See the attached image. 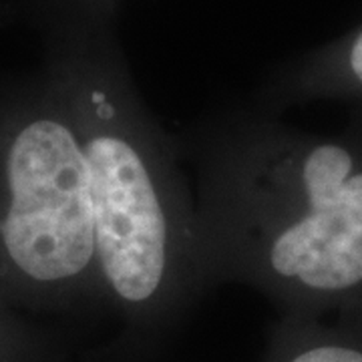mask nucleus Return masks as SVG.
Returning a JSON list of instances; mask_svg holds the SVG:
<instances>
[{
  "label": "nucleus",
  "mask_w": 362,
  "mask_h": 362,
  "mask_svg": "<svg viewBox=\"0 0 362 362\" xmlns=\"http://www.w3.org/2000/svg\"><path fill=\"white\" fill-rule=\"evenodd\" d=\"M175 141L195 169L209 284L252 286L294 312L362 302V117L318 135L232 107Z\"/></svg>",
  "instance_id": "1"
},
{
  "label": "nucleus",
  "mask_w": 362,
  "mask_h": 362,
  "mask_svg": "<svg viewBox=\"0 0 362 362\" xmlns=\"http://www.w3.org/2000/svg\"><path fill=\"white\" fill-rule=\"evenodd\" d=\"M57 87L85 156L105 304L165 318L211 286L177 141L117 71L71 69Z\"/></svg>",
  "instance_id": "2"
},
{
  "label": "nucleus",
  "mask_w": 362,
  "mask_h": 362,
  "mask_svg": "<svg viewBox=\"0 0 362 362\" xmlns=\"http://www.w3.org/2000/svg\"><path fill=\"white\" fill-rule=\"evenodd\" d=\"M0 292L105 304L87 165L59 87L0 105Z\"/></svg>",
  "instance_id": "3"
},
{
  "label": "nucleus",
  "mask_w": 362,
  "mask_h": 362,
  "mask_svg": "<svg viewBox=\"0 0 362 362\" xmlns=\"http://www.w3.org/2000/svg\"><path fill=\"white\" fill-rule=\"evenodd\" d=\"M294 342L280 350L276 362H362V342L352 337L292 332Z\"/></svg>",
  "instance_id": "4"
}]
</instances>
